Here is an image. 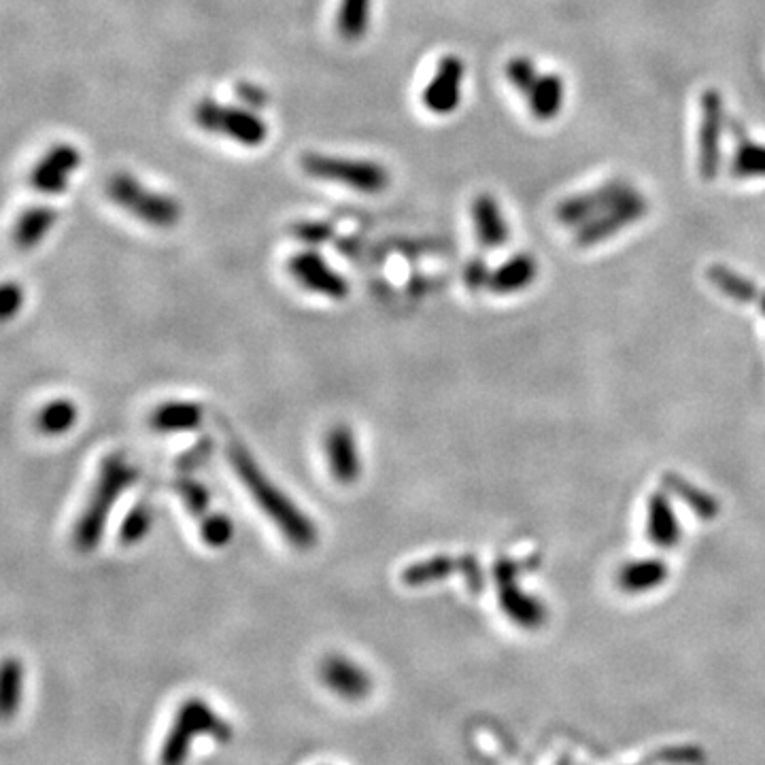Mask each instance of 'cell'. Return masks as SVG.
Listing matches in <instances>:
<instances>
[{"instance_id": "cell-1", "label": "cell", "mask_w": 765, "mask_h": 765, "mask_svg": "<svg viewBox=\"0 0 765 765\" xmlns=\"http://www.w3.org/2000/svg\"><path fill=\"white\" fill-rule=\"evenodd\" d=\"M228 464L234 470L236 479L247 489L249 498L258 504V508L272 523H275L281 536L292 544V547L300 551H309L315 547L319 540L315 521L270 479L241 442H230Z\"/></svg>"}, {"instance_id": "cell-2", "label": "cell", "mask_w": 765, "mask_h": 765, "mask_svg": "<svg viewBox=\"0 0 765 765\" xmlns=\"http://www.w3.org/2000/svg\"><path fill=\"white\" fill-rule=\"evenodd\" d=\"M136 479H139V470L122 453H111L102 459L90 498L73 527V544L79 553H92L98 549L115 502L136 483Z\"/></svg>"}, {"instance_id": "cell-3", "label": "cell", "mask_w": 765, "mask_h": 765, "mask_svg": "<svg viewBox=\"0 0 765 765\" xmlns=\"http://www.w3.org/2000/svg\"><path fill=\"white\" fill-rule=\"evenodd\" d=\"M300 168L304 175H309L313 179L347 185L353 192L370 194V196L385 192L391 183L389 170L379 162L330 156V153H319V151L302 153Z\"/></svg>"}, {"instance_id": "cell-4", "label": "cell", "mask_w": 765, "mask_h": 765, "mask_svg": "<svg viewBox=\"0 0 765 765\" xmlns=\"http://www.w3.org/2000/svg\"><path fill=\"white\" fill-rule=\"evenodd\" d=\"M107 196L119 209H124L132 217L143 221V224L158 230L175 228L183 213L177 198L149 190L143 181L132 177L130 173H115L107 181Z\"/></svg>"}, {"instance_id": "cell-5", "label": "cell", "mask_w": 765, "mask_h": 765, "mask_svg": "<svg viewBox=\"0 0 765 765\" xmlns=\"http://www.w3.org/2000/svg\"><path fill=\"white\" fill-rule=\"evenodd\" d=\"M194 122L202 130L226 136L243 147H260L268 139V126L253 109L221 105L213 98H202L194 107Z\"/></svg>"}, {"instance_id": "cell-6", "label": "cell", "mask_w": 765, "mask_h": 765, "mask_svg": "<svg viewBox=\"0 0 765 765\" xmlns=\"http://www.w3.org/2000/svg\"><path fill=\"white\" fill-rule=\"evenodd\" d=\"M287 272L300 287L328 300H345L351 294L349 281L328 264L315 249H302L287 260Z\"/></svg>"}, {"instance_id": "cell-7", "label": "cell", "mask_w": 765, "mask_h": 765, "mask_svg": "<svg viewBox=\"0 0 765 765\" xmlns=\"http://www.w3.org/2000/svg\"><path fill=\"white\" fill-rule=\"evenodd\" d=\"M634 190L636 187L632 183H627L625 179H610L602 183L600 187H593V190L589 192L574 194L566 200H561L555 209V217L559 224L576 230L578 226L587 224V221H591L593 217H598L610 207H615L617 202H621Z\"/></svg>"}, {"instance_id": "cell-8", "label": "cell", "mask_w": 765, "mask_h": 765, "mask_svg": "<svg viewBox=\"0 0 765 765\" xmlns=\"http://www.w3.org/2000/svg\"><path fill=\"white\" fill-rule=\"evenodd\" d=\"M702 119H700V147H697V170L704 181H714L721 168V143L725 126V105L719 90H706L700 100Z\"/></svg>"}, {"instance_id": "cell-9", "label": "cell", "mask_w": 765, "mask_h": 765, "mask_svg": "<svg viewBox=\"0 0 765 765\" xmlns=\"http://www.w3.org/2000/svg\"><path fill=\"white\" fill-rule=\"evenodd\" d=\"M649 213V200H646L638 190L625 196L615 207H610L602 215L593 217L587 224L576 228L574 243L578 247H593L608 241L610 236L619 234L621 230L634 226L638 219Z\"/></svg>"}, {"instance_id": "cell-10", "label": "cell", "mask_w": 765, "mask_h": 765, "mask_svg": "<svg viewBox=\"0 0 765 765\" xmlns=\"http://www.w3.org/2000/svg\"><path fill=\"white\" fill-rule=\"evenodd\" d=\"M466 66L459 56H445L436 64L432 79L425 85L421 94L423 107L434 115H451L457 111L462 102V85H464Z\"/></svg>"}, {"instance_id": "cell-11", "label": "cell", "mask_w": 765, "mask_h": 765, "mask_svg": "<svg viewBox=\"0 0 765 765\" xmlns=\"http://www.w3.org/2000/svg\"><path fill=\"white\" fill-rule=\"evenodd\" d=\"M79 166L81 151L71 143H58L34 164L30 173V187L45 196L64 194Z\"/></svg>"}, {"instance_id": "cell-12", "label": "cell", "mask_w": 765, "mask_h": 765, "mask_svg": "<svg viewBox=\"0 0 765 765\" xmlns=\"http://www.w3.org/2000/svg\"><path fill=\"white\" fill-rule=\"evenodd\" d=\"M323 447H326L328 470L338 485L349 487L360 481L362 453L360 445H357V438L347 423H336L334 428H330L326 440H323Z\"/></svg>"}, {"instance_id": "cell-13", "label": "cell", "mask_w": 765, "mask_h": 765, "mask_svg": "<svg viewBox=\"0 0 765 765\" xmlns=\"http://www.w3.org/2000/svg\"><path fill=\"white\" fill-rule=\"evenodd\" d=\"M496 585L500 604L506 615L519 625H538L544 619V612L538 600L523 593L517 585V568L513 561L502 559L496 564Z\"/></svg>"}, {"instance_id": "cell-14", "label": "cell", "mask_w": 765, "mask_h": 765, "mask_svg": "<svg viewBox=\"0 0 765 765\" xmlns=\"http://www.w3.org/2000/svg\"><path fill=\"white\" fill-rule=\"evenodd\" d=\"M319 676L323 685L347 700H360L372 687L368 672L345 655H328L323 659Z\"/></svg>"}, {"instance_id": "cell-15", "label": "cell", "mask_w": 765, "mask_h": 765, "mask_svg": "<svg viewBox=\"0 0 765 765\" xmlns=\"http://www.w3.org/2000/svg\"><path fill=\"white\" fill-rule=\"evenodd\" d=\"M204 411L192 400H166L153 408L149 415V428L158 434H183L200 428Z\"/></svg>"}, {"instance_id": "cell-16", "label": "cell", "mask_w": 765, "mask_h": 765, "mask_svg": "<svg viewBox=\"0 0 765 765\" xmlns=\"http://www.w3.org/2000/svg\"><path fill=\"white\" fill-rule=\"evenodd\" d=\"M472 221L476 238L485 249H498L508 241V224L491 194H479L472 200Z\"/></svg>"}, {"instance_id": "cell-17", "label": "cell", "mask_w": 765, "mask_h": 765, "mask_svg": "<svg viewBox=\"0 0 765 765\" xmlns=\"http://www.w3.org/2000/svg\"><path fill=\"white\" fill-rule=\"evenodd\" d=\"M538 277V262L530 253H517L515 258L506 260L496 270H491L489 277V292L508 296L519 294L530 287Z\"/></svg>"}, {"instance_id": "cell-18", "label": "cell", "mask_w": 765, "mask_h": 765, "mask_svg": "<svg viewBox=\"0 0 765 765\" xmlns=\"http://www.w3.org/2000/svg\"><path fill=\"white\" fill-rule=\"evenodd\" d=\"M646 534L659 549H674L683 538L674 508L666 493H655L646 510Z\"/></svg>"}, {"instance_id": "cell-19", "label": "cell", "mask_w": 765, "mask_h": 765, "mask_svg": "<svg viewBox=\"0 0 765 765\" xmlns=\"http://www.w3.org/2000/svg\"><path fill=\"white\" fill-rule=\"evenodd\" d=\"M731 132L736 136V151L729 173L736 179L765 177V145L755 143L738 122H731Z\"/></svg>"}, {"instance_id": "cell-20", "label": "cell", "mask_w": 765, "mask_h": 765, "mask_svg": "<svg viewBox=\"0 0 765 765\" xmlns=\"http://www.w3.org/2000/svg\"><path fill=\"white\" fill-rule=\"evenodd\" d=\"M58 213L51 207H32L17 217L13 226V245L30 251L43 243V238L56 226Z\"/></svg>"}, {"instance_id": "cell-21", "label": "cell", "mask_w": 765, "mask_h": 765, "mask_svg": "<svg viewBox=\"0 0 765 765\" xmlns=\"http://www.w3.org/2000/svg\"><path fill=\"white\" fill-rule=\"evenodd\" d=\"M668 578V566L661 559H636L627 561V564L619 570V587L625 593H644L653 591L659 585L666 583Z\"/></svg>"}, {"instance_id": "cell-22", "label": "cell", "mask_w": 765, "mask_h": 765, "mask_svg": "<svg viewBox=\"0 0 765 765\" xmlns=\"http://www.w3.org/2000/svg\"><path fill=\"white\" fill-rule=\"evenodd\" d=\"M564 98H566L564 79L555 73H547V75H540L534 90L525 100L536 119H540V122H551V119L559 115L561 107H564Z\"/></svg>"}, {"instance_id": "cell-23", "label": "cell", "mask_w": 765, "mask_h": 765, "mask_svg": "<svg viewBox=\"0 0 765 765\" xmlns=\"http://www.w3.org/2000/svg\"><path fill=\"white\" fill-rule=\"evenodd\" d=\"M459 572V557L451 555H432L406 566L400 574V581L406 587H428L445 581L453 572Z\"/></svg>"}, {"instance_id": "cell-24", "label": "cell", "mask_w": 765, "mask_h": 765, "mask_svg": "<svg viewBox=\"0 0 765 765\" xmlns=\"http://www.w3.org/2000/svg\"><path fill=\"white\" fill-rule=\"evenodd\" d=\"M37 430L45 436H64L79 421V406L71 398H54L37 413Z\"/></svg>"}, {"instance_id": "cell-25", "label": "cell", "mask_w": 765, "mask_h": 765, "mask_svg": "<svg viewBox=\"0 0 765 765\" xmlns=\"http://www.w3.org/2000/svg\"><path fill=\"white\" fill-rule=\"evenodd\" d=\"M372 0H340L336 13V30L340 39L357 43L366 37L370 26Z\"/></svg>"}, {"instance_id": "cell-26", "label": "cell", "mask_w": 765, "mask_h": 765, "mask_svg": "<svg viewBox=\"0 0 765 765\" xmlns=\"http://www.w3.org/2000/svg\"><path fill=\"white\" fill-rule=\"evenodd\" d=\"M175 493L179 496L183 508L194 519H202L211 513V493L194 476H187L185 472L175 481Z\"/></svg>"}, {"instance_id": "cell-27", "label": "cell", "mask_w": 765, "mask_h": 765, "mask_svg": "<svg viewBox=\"0 0 765 765\" xmlns=\"http://www.w3.org/2000/svg\"><path fill=\"white\" fill-rule=\"evenodd\" d=\"M708 279L719 287V292H723L727 298L736 302H748L757 298L755 283L744 279L742 275H738V272L729 270L725 266H710Z\"/></svg>"}, {"instance_id": "cell-28", "label": "cell", "mask_w": 765, "mask_h": 765, "mask_svg": "<svg viewBox=\"0 0 765 765\" xmlns=\"http://www.w3.org/2000/svg\"><path fill=\"white\" fill-rule=\"evenodd\" d=\"M151 525H153L151 506L147 502H136L128 510V515L124 517L122 525H119L117 538H119V542L124 544V547H134V544H139L145 540V536L151 532Z\"/></svg>"}, {"instance_id": "cell-29", "label": "cell", "mask_w": 765, "mask_h": 765, "mask_svg": "<svg viewBox=\"0 0 765 765\" xmlns=\"http://www.w3.org/2000/svg\"><path fill=\"white\" fill-rule=\"evenodd\" d=\"M200 540L209 549H224L234 538V521L221 513V510H211L207 517L200 519Z\"/></svg>"}, {"instance_id": "cell-30", "label": "cell", "mask_w": 765, "mask_h": 765, "mask_svg": "<svg viewBox=\"0 0 765 765\" xmlns=\"http://www.w3.org/2000/svg\"><path fill=\"white\" fill-rule=\"evenodd\" d=\"M504 73H506L508 83L513 85V88H515L523 98L530 96V92L534 90V85H536L538 79H540L536 64H534L530 58H525V56H517V58H513V60H508V62H506V68H504Z\"/></svg>"}, {"instance_id": "cell-31", "label": "cell", "mask_w": 765, "mask_h": 765, "mask_svg": "<svg viewBox=\"0 0 765 765\" xmlns=\"http://www.w3.org/2000/svg\"><path fill=\"white\" fill-rule=\"evenodd\" d=\"M22 680V663L9 657L3 666V704L7 714H11L13 708L20 704Z\"/></svg>"}, {"instance_id": "cell-32", "label": "cell", "mask_w": 765, "mask_h": 765, "mask_svg": "<svg viewBox=\"0 0 765 765\" xmlns=\"http://www.w3.org/2000/svg\"><path fill=\"white\" fill-rule=\"evenodd\" d=\"M680 493L678 496H683L687 500V504L693 508V513L702 515V517H714L717 515V502H714L710 496H706L704 491L700 489H693L691 485H687L685 481H670Z\"/></svg>"}, {"instance_id": "cell-33", "label": "cell", "mask_w": 765, "mask_h": 765, "mask_svg": "<svg viewBox=\"0 0 765 765\" xmlns=\"http://www.w3.org/2000/svg\"><path fill=\"white\" fill-rule=\"evenodd\" d=\"M292 232L300 243L319 245V243H326L332 236V226L321 224V221H300V224L292 228Z\"/></svg>"}, {"instance_id": "cell-34", "label": "cell", "mask_w": 765, "mask_h": 765, "mask_svg": "<svg viewBox=\"0 0 765 765\" xmlns=\"http://www.w3.org/2000/svg\"><path fill=\"white\" fill-rule=\"evenodd\" d=\"M22 304H24L22 285L7 281L3 285V294H0V313H3V321H11L17 313H20Z\"/></svg>"}, {"instance_id": "cell-35", "label": "cell", "mask_w": 765, "mask_h": 765, "mask_svg": "<svg viewBox=\"0 0 765 765\" xmlns=\"http://www.w3.org/2000/svg\"><path fill=\"white\" fill-rule=\"evenodd\" d=\"M236 96L238 98H241L243 102H245V105L249 107V109H262V107H266V92L260 88V85H255V83H249V81H241V83H236Z\"/></svg>"}, {"instance_id": "cell-36", "label": "cell", "mask_w": 765, "mask_h": 765, "mask_svg": "<svg viewBox=\"0 0 765 765\" xmlns=\"http://www.w3.org/2000/svg\"><path fill=\"white\" fill-rule=\"evenodd\" d=\"M459 572L464 574L466 583H468V589L479 593L483 589V572H481V566L479 561H476L472 555H464L459 557Z\"/></svg>"}, {"instance_id": "cell-37", "label": "cell", "mask_w": 765, "mask_h": 765, "mask_svg": "<svg viewBox=\"0 0 765 765\" xmlns=\"http://www.w3.org/2000/svg\"><path fill=\"white\" fill-rule=\"evenodd\" d=\"M489 277H491V270L487 268V264H485L481 258L472 260V262L466 266L464 281H466V285L472 289V292H476V289H481V287H487V285H489Z\"/></svg>"}, {"instance_id": "cell-38", "label": "cell", "mask_w": 765, "mask_h": 765, "mask_svg": "<svg viewBox=\"0 0 765 765\" xmlns=\"http://www.w3.org/2000/svg\"><path fill=\"white\" fill-rule=\"evenodd\" d=\"M209 451H211V440H200L194 449H190V451L183 453V455L179 457L177 466H179L183 472H192V470H196V468L204 462V457L209 455Z\"/></svg>"}, {"instance_id": "cell-39", "label": "cell", "mask_w": 765, "mask_h": 765, "mask_svg": "<svg viewBox=\"0 0 765 765\" xmlns=\"http://www.w3.org/2000/svg\"><path fill=\"white\" fill-rule=\"evenodd\" d=\"M761 311H763V315H765V296L761 298Z\"/></svg>"}]
</instances>
